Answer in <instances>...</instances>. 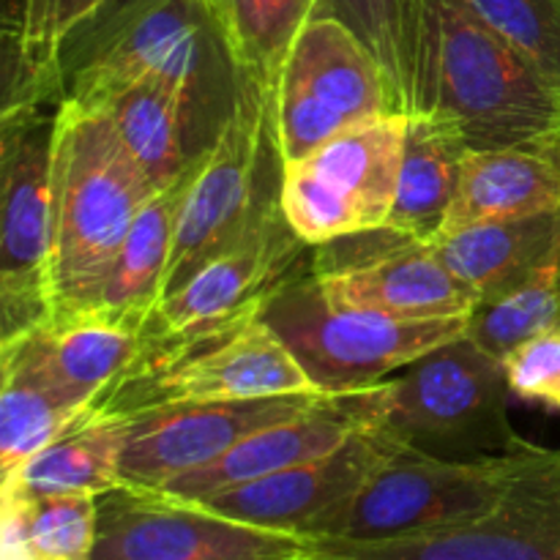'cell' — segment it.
Segmentation results:
<instances>
[{
	"label": "cell",
	"instance_id": "obj_1",
	"mask_svg": "<svg viewBox=\"0 0 560 560\" xmlns=\"http://www.w3.org/2000/svg\"><path fill=\"white\" fill-rule=\"evenodd\" d=\"M410 113L452 120L468 148L560 131L558 93L468 0H421Z\"/></svg>",
	"mask_w": 560,
	"mask_h": 560
},
{
	"label": "cell",
	"instance_id": "obj_2",
	"mask_svg": "<svg viewBox=\"0 0 560 560\" xmlns=\"http://www.w3.org/2000/svg\"><path fill=\"white\" fill-rule=\"evenodd\" d=\"M156 186L109 118L63 96L52 137V315L93 310Z\"/></svg>",
	"mask_w": 560,
	"mask_h": 560
},
{
	"label": "cell",
	"instance_id": "obj_3",
	"mask_svg": "<svg viewBox=\"0 0 560 560\" xmlns=\"http://www.w3.org/2000/svg\"><path fill=\"white\" fill-rule=\"evenodd\" d=\"M74 42L82 55L66 98L88 109L156 80L184 91L202 115L222 88L235 91L241 82L208 0H120Z\"/></svg>",
	"mask_w": 560,
	"mask_h": 560
},
{
	"label": "cell",
	"instance_id": "obj_4",
	"mask_svg": "<svg viewBox=\"0 0 560 560\" xmlns=\"http://www.w3.org/2000/svg\"><path fill=\"white\" fill-rule=\"evenodd\" d=\"M326 394L312 383L262 310L175 339H151L91 413L137 419L164 408Z\"/></svg>",
	"mask_w": 560,
	"mask_h": 560
},
{
	"label": "cell",
	"instance_id": "obj_5",
	"mask_svg": "<svg viewBox=\"0 0 560 560\" xmlns=\"http://www.w3.org/2000/svg\"><path fill=\"white\" fill-rule=\"evenodd\" d=\"M530 448L534 443L520 441L512 454L465 459L388 441L364 485L315 520L304 536L372 545L474 523L512 495L530 465Z\"/></svg>",
	"mask_w": 560,
	"mask_h": 560
},
{
	"label": "cell",
	"instance_id": "obj_6",
	"mask_svg": "<svg viewBox=\"0 0 560 560\" xmlns=\"http://www.w3.org/2000/svg\"><path fill=\"white\" fill-rule=\"evenodd\" d=\"M503 361L459 337L399 375L359 392L364 430L441 457L512 454L523 438L509 421Z\"/></svg>",
	"mask_w": 560,
	"mask_h": 560
},
{
	"label": "cell",
	"instance_id": "obj_7",
	"mask_svg": "<svg viewBox=\"0 0 560 560\" xmlns=\"http://www.w3.org/2000/svg\"><path fill=\"white\" fill-rule=\"evenodd\" d=\"M262 317L320 392L350 394L377 386L421 355L465 337L468 320H399L366 310H339L299 273L268 299Z\"/></svg>",
	"mask_w": 560,
	"mask_h": 560
},
{
	"label": "cell",
	"instance_id": "obj_8",
	"mask_svg": "<svg viewBox=\"0 0 560 560\" xmlns=\"http://www.w3.org/2000/svg\"><path fill=\"white\" fill-rule=\"evenodd\" d=\"M408 115H370L279 164V208L306 246L386 228L402 173Z\"/></svg>",
	"mask_w": 560,
	"mask_h": 560
},
{
	"label": "cell",
	"instance_id": "obj_9",
	"mask_svg": "<svg viewBox=\"0 0 560 560\" xmlns=\"http://www.w3.org/2000/svg\"><path fill=\"white\" fill-rule=\"evenodd\" d=\"M63 98L3 107L0 323L3 339L52 315V137Z\"/></svg>",
	"mask_w": 560,
	"mask_h": 560
},
{
	"label": "cell",
	"instance_id": "obj_10",
	"mask_svg": "<svg viewBox=\"0 0 560 560\" xmlns=\"http://www.w3.org/2000/svg\"><path fill=\"white\" fill-rule=\"evenodd\" d=\"M266 140H271V96L241 77L228 118L200 151L184 189L162 299L238 244L271 200L260 195Z\"/></svg>",
	"mask_w": 560,
	"mask_h": 560
},
{
	"label": "cell",
	"instance_id": "obj_11",
	"mask_svg": "<svg viewBox=\"0 0 560 560\" xmlns=\"http://www.w3.org/2000/svg\"><path fill=\"white\" fill-rule=\"evenodd\" d=\"M392 109L386 74L337 16H312L271 88V145L295 162L337 131Z\"/></svg>",
	"mask_w": 560,
	"mask_h": 560
},
{
	"label": "cell",
	"instance_id": "obj_12",
	"mask_svg": "<svg viewBox=\"0 0 560 560\" xmlns=\"http://www.w3.org/2000/svg\"><path fill=\"white\" fill-rule=\"evenodd\" d=\"M315 539L238 523L164 490L120 485L98 498L91 560H299Z\"/></svg>",
	"mask_w": 560,
	"mask_h": 560
},
{
	"label": "cell",
	"instance_id": "obj_13",
	"mask_svg": "<svg viewBox=\"0 0 560 560\" xmlns=\"http://www.w3.org/2000/svg\"><path fill=\"white\" fill-rule=\"evenodd\" d=\"M348 257L317 249L312 277L328 304L399 320H468L479 299L448 271L427 241L394 230L339 238Z\"/></svg>",
	"mask_w": 560,
	"mask_h": 560
},
{
	"label": "cell",
	"instance_id": "obj_14",
	"mask_svg": "<svg viewBox=\"0 0 560 560\" xmlns=\"http://www.w3.org/2000/svg\"><path fill=\"white\" fill-rule=\"evenodd\" d=\"M310 249L290 230L279 197H271L249 233L191 273L175 293L162 299L148 320V339H175L246 312L266 310L282 284L299 277L301 255Z\"/></svg>",
	"mask_w": 560,
	"mask_h": 560
},
{
	"label": "cell",
	"instance_id": "obj_15",
	"mask_svg": "<svg viewBox=\"0 0 560 560\" xmlns=\"http://www.w3.org/2000/svg\"><path fill=\"white\" fill-rule=\"evenodd\" d=\"M331 394L184 405L129 419L120 476L124 485L162 490L178 476L206 468L252 432L315 408Z\"/></svg>",
	"mask_w": 560,
	"mask_h": 560
},
{
	"label": "cell",
	"instance_id": "obj_16",
	"mask_svg": "<svg viewBox=\"0 0 560 560\" xmlns=\"http://www.w3.org/2000/svg\"><path fill=\"white\" fill-rule=\"evenodd\" d=\"M530 465L512 495L474 523L372 545L315 541L317 552L326 560H560V495L536 485Z\"/></svg>",
	"mask_w": 560,
	"mask_h": 560
},
{
	"label": "cell",
	"instance_id": "obj_17",
	"mask_svg": "<svg viewBox=\"0 0 560 560\" xmlns=\"http://www.w3.org/2000/svg\"><path fill=\"white\" fill-rule=\"evenodd\" d=\"M386 448L388 438H383L381 432L359 430L350 441L323 457L306 459L293 468L195 503L238 523L304 534L315 520L348 501L364 485Z\"/></svg>",
	"mask_w": 560,
	"mask_h": 560
},
{
	"label": "cell",
	"instance_id": "obj_18",
	"mask_svg": "<svg viewBox=\"0 0 560 560\" xmlns=\"http://www.w3.org/2000/svg\"><path fill=\"white\" fill-rule=\"evenodd\" d=\"M359 430H364L359 392L331 394L304 413L252 432L211 465L178 476L162 490L184 501H202L217 492L293 468L306 459L323 457L350 441Z\"/></svg>",
	"mask_w": 560,
	"mask_h": 560
},
{
	"label": "cell",
	"instance_id": "obj_19",
	"mask_svg": "<svg viewBox=\"0 0 560 560\" xmlns=\"http://www.w3.org/2000/svg\"><path fill=\"white\" fill-rule=\"evenodd\" d=\"M560 211V131L501 148H468L441 233ZM435 235V238H438Z\"/></svg>",
	"mask_w": 560,
	"mask_h": 560
},
{
	"label": "cell",
	"instance_id": "obj_20",
	"mask_svg": "<svg viewBox=\"0 0 560 560\" xmlns=\"http://www.w3.org/2000/svg\"><path fill=\"white\" fill-rule=\"evenodd\" d=\"M22 334L49 381L82 410L135 364L148 339L142 323L102 306L49 317Z\"/></svg>",
	"mask_w": 560,
	"mask_h": 560
},
{
	"label": "cell",
	"instance_id": "obj_21",
	"mask_svg": "<svg viewBox=\"0 0 560 560\" xmlns=\"http://www.w3.org/2000/svg\"><path fill=\"white\" fill-rule=\"evenodd\" d=\"M427 244L481 304L517 288L545 266L560 244V211L470 224Z\"/></svg>",
	"mask_w": 560,
	"mask_h": 560
},
{
	"label": "cell",
	"instance_id": "obj_22",
	"mask_svg": "<svg viewBox=\"0 0 560 560\" xmlns=\"http://www.w3.org/2000/svg\"><path fill=\"white\" fill-rule=\"evenodd\" d=\"M468 142L452 120L435 113H410L397 200L386 230L413 241L441 233L457 195Z\"/></svg>",
	"mask_w": 560,
	"mask_h": 560
},
{
	"label": "cell",
	"instance_id": "obj_23",
	"mask_svg": "<svg viewBox=\"0 0 560 560\" xmlns=\"http://www.w3.org/2000/svg\"><path fill=\"white\" fill-rule=\"evenodd\" d=\"M88 410L77 408L38 364L25 334L0 339V476L63 435Z\"/></svg>",
	"mask_w": 560,
	"mask_h": 560
},
{
	"label": "cell",
	"instance_id": "obj_24",
	"mask_svg": "<svg viewBox=\"0 0 560 560\" xmlns=\"http://www.w3.org/2000/svg\"><path fill=\"white\" fill-rule=\"evenodd\" d=\"M118 3L120 0H20L16 14L5 25L16 69L5 107L63 98L66 49Z\"/></svg>",
	"mask_w": 560,
	"mask_h": 560
},
{
	"label": "cell",
	"instance_id": "obj_25",
	"mask_svg": "<svg viewBox=\"0 0 560 560\" xmlns=\"http://www.w3.org/2000/svg\"><path fill=\"white\" fill-rule=\"evenodd\" d=\"M129 421L88 410L47 448L3 479L9 495H91L102 498L124 485L120 454Z\"/></svg>",
	"mask_w": 560,
	"mask_h": 560
},
{
	"label": "cell",
	"instance_id": "obj_26",
	"mask_svg": "<svg viewBox=\"0 0 560 560\" xmlns=\"http://www.w3.org/2000/svg\"><path fill=\"white\" fill-rule=\"evenodd\" d=\"M98 113L107 115L156 191L184 178L200 156V151L189 148L191 126L200 115L191 98L167 82H137L109 98Z\"/></svg>",
	"mask_w": 560,
	"mask_h": 560
},
{
	"label": "cell",
	"instance_id": "obj_27",
	"mask_svg": "<svg viewBox=\"0 0 560 560\" xmlns=\"http://www.w3.org/2000/svg\"><path fill=\"white\" fill-rule=\"evenodd\" d=\"M191 170L173 186L156 191L137 213L96 306L131 317L148 328V320L153 317L164 293V277H167L175 244V222H178V208Z\"/></svg>",
	"mask_w": 560,
	"mask_h": 560
},
{
	"label": "cell",
	"instance_id": "obj_28",
	"mask_svg": "<svg viewBox=\"0 0 560 560\" xmlns=\"http://www.w3.org/2000/svg\"><path fill=\"white\" fill-rule=\"evenodd\" d=\"M323 0H208L241 77L271 88L299 33Z\"/></svg>",
	"mask_w": 560,
	"mask_h": 560
},
{
	"label": "cell",
	"instance_id": "obj_29",
	"mask_svg": "<svg viewBox=\"0 0 560 560\" xmlns=\"http://www.w3.org/2000/svg\"><path fill=\"white\" fill-rule=\"evenodd\" d=\"M3 498V552L27 560H91L98 530V498Z\"/></svg>",
	"mask_w": 560,
	"mask_h": 560
},
{
	"label": "cell",
	"instance_id": "obj_30",
	"mask_svg": "<svg viewBox=\"0 0 560 560\" xmlns=\"http://www.w3.org/2000/svg\"><path fill=\"white\" fill-rule=\"evenodd\" d=\"M421 0H323L317 16H337L381 63L394 113L413 109Z\"/></svg>",
	"mask_w": 560,
	"mask_h": 560
},
{
	"label": "cell",
	"instance_id": "obj_31",
	"mask_svg": "<svg viewBox=\"0 0 560 560\" xmlns=\"http://www.w3.org/2000/svg\"><path fill=\"white\" fill-rule=\"evenodd\" d=\"M552 326H560V244L525 282L498 299L481 301L468 317L465 337L503 361L525 339Z\"/></svg>",
	"mask_w": 560,
	"mask_h": 560
},
{
	"label": "cell",
	"instance_id": "obj_32",
	"mask_svg": "<svg viewBox=\"0 0 560 560\" xmlns=\"http://www.w3.org/2000/svg\"><path fill=\"white\" fill-rule=\"evenodd\" d=\"M560 96V0H468Z\"/></svg>",
	"mask_w": 560,
	"mask_h": 560
},
{
	"label": "cell",
	"instance_id": "obj_33",
	"mask_svg": "<svg viewBox=\"0 0 560 560\" xmlns=\"http://www.w3.org/2000/svg\"><path fill=\"white\" fill-rule=\"evenodd\" d=\"M512 397L560 413V326L525 339L503 359Z\"/></svg>",
	"mask_w": 560,
	"mask_h": 560
},
{
	"label": "cell",
	"instance_id": "obj_34",
	"mask_svg": "<svg viewBox=\"0 0 560 560\" xmlns=\"http://www.w3.org/2000/svg\"><path fill=\"white\" fill-rule=\"evenodd\" d=\"M530 476H534L536 485H541L545 490L560 495V452H550V448L536 446Z\"/></svg>",
	"mask_w": 560,
	"mask_h": 560
},
{
	"label": "cell",
	"instance_id": "obj_35",
	"mask_svg": "<svg viewBox=\"0 0 560 560\" xmlns=\"http://www.w3.org/2000/svg\"><path fill=\"white\" fill-rule=\"evenodd\" d=\"M299 560H326V558H323L320 552H317V545H315V550H312L310 556H304V558H299Z\"/></svg>",
	"mask_w": 560,
	"mask_h": 560
},
{
	"label": "cell",
	"instance_id": "obj_36",
	"mask_svg": "<svg viewBox=\"0 0 560 560\" xmlns=\"http://www.w3.org/2000/svg\"><path fill=\"white\" fill-rule=\"evenodd\" d=\"M3 560H27L25 556H16V552H3Z\"/></svg>",
	"mask_w": 560,
	"mask_h": 560
}]
</instances>
